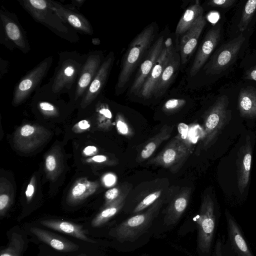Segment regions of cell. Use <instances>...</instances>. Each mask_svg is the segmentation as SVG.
<instances>
[{"label": "cell", "instance_id": "obj_28", "mask_svg": "<svg viewBox=\"0 0 256 256\" xmlns=\"http://www.w3.org/2000/svg\"><path fill=\"white\" fill-rule=\"evenodd\" d=\"M247 144L238 178V186L241 193L242 192V190H244L248 182L252 164V150L250 142Z\"/></svg>", "mask_w": 256, "mask_h": 256}, {"label": "cell", "instance_id": "obj_21", "mask_svg": "<svg viewBox=\"0 0 256 256\" xmlns=\"http://www.w3.org/2000/svg\"><path fill=\"white\" fill-rule=\"evenodd\" d=\"M40 224L46 227L68 234L83 241L91 243L96 242L87 236L81 225L64 220H44L41 221Z\"/></svg>", "mask_w": 256, "mask_h": 256}, {"label": "cell", "instance_id": "obj_10", "mask_svg": "<svg viewBox=\"0 0 256 256\" xmlns=\"http://www.w3.org/2000/svg\"><path fill=\"white\" fill-rule=\"evenodd\" d=\"M245 40L242 34L220 46L214 54L208 66L206 72L218 74L227 69L234 62Z\"/></svg>", "mask_w": 256, "mask_h": 256}, {"label": "cell", "instance_id": "obj_40", "mask_svg": "<svg viewBox=\"0 0 256 256\" xmlns=\"http://www.w3.org/2000/svg\"><path fill=\"white\" fill-rule=\"evenodd\" d=\"M116 176L112 174H106L103 178L104 184L106 186H110L114 185L116 182Z\"/></svg>", "mask_w": 256, "mask_h": 256}, {"label": "cell", "instance_id": "obj_50", "mask_svg": "<svg viewBox=\"0 0 256 256\" xmlns=\"http://www.w3.org/2000/svg\"></svg>", "mask_w": 256, "mask_h": 256}, {"label": "cell", "instance_id": "obj_16", "mask_svg": "<svg viewBox=\"0 0 256 256\" xmlns=\"http://www.w3.org/2000/svg\"><path fill=\"white\" fill-rule=\"evenodd\" d=\"M114 60V54L110 52L104 60L96 76L84 94L82 99V106H86L90 104L100 94L106 84Z\"/></svg>", "mask_w": 256, "mask_h": 256}, {"label": "cell", "instance_id": "obj_25", "mask_svg": "<svg viewBox=\"0 0 256 256\" xmlns=\"http://www.w3.org/2000/svg\"><path fill=\"white\" fill-rule=\"evenodd\" d=\"M130 188L126 189L116 200L105 206L92 220L91 226L96 228L100 226L114 216L122 208Z\"/></svg>", "mask_w": 256, "mask_h": 256}, {"label": "cell", "instance_id": "obj_30", "mask_svg": "<svg viewBox=\"0 0 256 256\" xmlns=\"http://www.w3.org/2000/svg\"><path fill=\"white\" fill-rule=\"evenodd\" d=\"M210 256H236L226 236L218 234Z\"/></svg>", "mask_w": 256, "mask_h": 256}, {"label": "cell", "instance_id": "obj_5", "mask_svg": "<svg viewBox=\"0 0 256 256\" xmlns=\"http://www.w3.org/2000/svg\"><path fill=\"white\" fill-rule=\"evenodd\" d=\"M192 150L191 145L178 135L172 138L158 154L150 160L148 164L162 166L175 173L188 160Z\"/></svg>", "mask_w": 256, "mask_h": 256}, {"label": "cell", "instance_id": "obj_4", "mask_svg": "<svg viewBox=\"0 0 256 256\" xmlns=\"http://www.w3.org/2000/svg\"><path fill=\"white\" fill-rule=\"evenodd\" d=\"M162 205V200H158L144 212L134 216L120 223L114 229L112 235L122 242L134 241L150 226Z\"/></svg>", "mask_w": 256, "mask_h": 256}, {"label": "cell", "instance_id": "obj_6", "mask_svg": "<svg viewBox=\"0 0 256 256\" xmlns=\"http://www.w3.org/2000/svg\"><path fill=\"white\" fill-rule=\"evenodd\" d=\"M20 4L39 22L45 24L60 36L68 37L70 30L53 8L52 1L47 0H19Z\"/></svg>", "mask_w": 256, "mask_h": 256}, {"label": "cell", "instance_id": "obj_27", "mask_svg": "<svg viewBox=\"0 0 256 256\" xmlns=\"http://www.w3.org/2000/svg\"><path fill=\"white\" fill-rule=\"evenodd\" d=\"M98 187L96 182L86 179H82L77 182L74 186L70 194V200L76 202L83 200L93 194Z\"/></svg>", "mask_w": 256, "mask_h": 256}, {"label": "cell", "instance_id": "obj_11", "mask_svg": "<svg viewBox=\"0 0 256 256\" xmlns=\"http://www.w3.org/2000/svg\"><path fill=\"white\" fill-rule=\"evenodd\" d=\"M174 51L172 40L168 38L164 41V48L142 88L140 94L142 98H149L154 96L156 84Z\"/></svg>", "mask_w": 256, "mask_h": 256}, {"label": "cell", "instance_id": "obj_22", "mask_svg": "<svg viewBox=\"0 0 256 256\" xmlns=\"http://www.w3.org/2000/svg\"><path fill=\"white\" fill-rule=\"evenodd\" d=\"M180 64V54L174 51L156 84L154 96L157 98L165 92L174 78Z\"/></svg>", "mask_w": 256, "mask_h": 256}, {"label": "cell", "instance_id": "obj_14", "mask_svg": "<svg viewBox=\"0 0 256 256\" xmlns=\"http://www.w3.org/2000/svg\"><path fill=\"white\" fill-rule=\"evenodd\" d=\"M227 238L236 256H256L246 240L240 226L230 212L226 209Z\"/></svg>", "mask_w": 256, "mask_h": 256}, {"label": "cell", "instance_id": "obj_13", "mask_svg": "<svg viewBox=\"0 0 256 256\" xmlns=\"http://www.w3.org/2000/svg\"><path fill=\"white\" fill-rule=\"evenodd\" d=\"M103 61L101 52L93 51L88 54L76 83L74 94L76 100L80 98L82 99Z\"/></svg>", "mask_w": 256, "mask_h": 256}, {"label": "cell", "instance_id": "obj_39", "mask_svg": "<svg viewBox=\"0 0 256 256\" xmlns=\"http://www.w3.org/2000/svg\"><path fill=\"white\" fill-rule=\"evenodd\" d=\"M46 166L49 171H52L56 166L55 158L52 155H49L46 158Z\"/></svg>", "mask_w": 256, "mask_h": 256}, {"label": "cell", "instance_id": "obj_34", "mask_svg": "<svg viewBox=\"0 0 256 256\" xmlns=\"http://www.w3.org/2000/svg\"><path fill=\"white\" fill-rule=\"evenodd\" d=\"M186 101L182 98H172L167 100L162 107V110L168 113L174 112L186 104Z\"/></svg>", "mask_w": 256, "mask_h": 256}, {"label": "cell", "instance_id": "obj_17", "mask_svg": "<svg viewBox=\"0 0 256 256\" xmlns=\"http://www.w3.org/2000/svg\"><path fill=\"white\" fill-rule=\"evenodd\" d=\"M53 8L60 18L80 32L92 35L94 30L89 21L74 8L52 1Z\"/></svg>", "mask_w": 256, "mask_h": 256}, {"label": "cell", "instance_id": "obj_32", "mask_svg": "<svg viewBox=\"0 0 256 256\" xmlns=\"http://www.w3.org/2000/svg\"><path fill=\"white\" fill-rule=\"evenodd\" d=\"M162 194V190L153 192L144 198L134 208L132 211L134 214L138 213L152 204Z\"/></svg>", "mask_w": 256, "mask_h": 256}, {"label": "cell", "instance_id": "obj_36", "mask_svg": "<svg viewBox=\"0 0 256 256\" xmlns=\"http://www.w3.org/2000/svg\"><path fill=\"white\" fill-rule=\"evenodd\" d=\"M236 0H212L208 2V5L214 7L227 8L232 6Z\"/></svg>", "mask_w": 256, "mask_h": 256}, {"label": "cell", "instance_id": "obj_12", "mask_svg": "<svg viewBox=\"0 0 256 256\" xmlns=\"http://www.w3.org/2000/svg\"><path fill=\"white\" fill-rule=\"evenodd\" d=\"M164 44V36H160L148 50L140 64L136 78L130 88V92L140 94L142 88Z\"/></svg>", "mask_w": 256, "mask_h": 256}, {"label": "cell", "instance_id": "obj_46", "mask_svg": "<svg viewBox=\"0 0 256 256\" xmlns=\"http://www.w3.org/2000/svg\"><path fill=\"white\" fill-rule=\"evenodd\" d=\"M107 157L103 155H96L92 158V160L97 162H103L107 160Z\"/></svg>", "mask_w": 256, "mask_h": 256}, {"label": "cell", "instance_id": "obj_3", "mask_svg": "<svg viewBox=\"0 0 256 256\" xmlns=\"http://www.w3.org/2000/svg\"><path fill=\"white\" fill-rule=\"evenodd\" d=\"M220 212L209 194L204 196L196 222L198 228V249L202 256H210Z\"/></svg>", "mask_w": 256, "mask_h": 256}, {"label": "cell", "instance_id": "obj_1", "mask_svg": "<svg viewBox=\"0 0 256 256\" xmlns=\"http://www.w3.org/2000/svg\"><path fill=\"white\" fill-rule=\"evenodd\" d=\"M87 56L76 52H65L60 54L58 66L53 77L46 84L54 94L60 95L68 92L78 80Z\"/></svg>", "mask_w": 256, "mask_h": 256}, {"label": "cell", "instance_id": "obj_37", "mask_svg": "<svg viewBox=\"0 0 256 256\" xmlns=\"http://www.w3.org/2000/svg\"><path fill=\"white\" fill-rule=\"evenodd\" d=\"M40 109L45 112H52L56 110V106L50 102L46 100H40L38 102Z\"/></svg>", "mask_w": 256, "mask_h": 256}, {"label": "cell", "instance_id": "obj_42", "mask_svg": "<svg viewBox=\"0 0 256 256\" xmlns=\"http://www.w3.org/2000/svg\"><path fill=\"white\" fill-rule=\"evenodd\" d=\"M246 78L256 81V66L248 70L246 73Z\"/></svg>", "mask_w": 256, "mask_h": 256}, {"label": "cell", "instance_id": "obj_26", "mask_svg": "<svg viewBox=\"0 0 256 256\" xmlns=\"http://www.w3.org/2000/svg\"><path fill=\"white\" fill-rule=\"evenodd\" d=\"M240 112L246 118L256 116V88L248 87L242 89L238 100Z\"/></svg>", "mask_w": 256, "mask_h": 256}, {"label": "cell", "instance_id": "obj_38", "mask_svg": "<svg viewBox=\"0 0 256 256\" xmlns=\"http://www.w3.org/2000/svg\"><path fill=\"white\" fill-rule=\"evenodd\" d=\"M10 202V198L6 194H1L0 196V216H4L8 208Z\"/></svg>", "mask_w": 256, "mask_h": 256}, {"label": "cell", "instance_id": "obj_45", "mask_svg": "<svg viewBox=\"0 0 256 256\" xmlns=\"http://www.w3.org/2000/svg\"><path fill=\"white\" fill-rule=\"evenodd\" d=\"M34 192V186L30 182L27 188L26 191V195L28 200L30 199Z\"/></svg>", "mask_w": 256, "mask_h": 256}, {"label": "cell", "instance_id": "obj_19", "mask_svg": "<svg viewBox=\"0 0 256 256\" xmlns=\"http://www.w3.org/2000/svg\"><path fill=\"white\" fill-rule=\"evenodd\" d=\"M30 230L40 240L56 250L70 252L77 250L79 248V246L75 243L46 230L33 227L30 228Z\"/></svg>", "mask_w": 256, "mask_h": 256}, {"label": "cell", "instance_id": "obj_24", "mask_svg": "<svg viewBox=\"0 0 256 256\" xmlns=\"http://www.w3.org/2000/svg\"><path fill=\"white\" fill-rule=\"evenodd\" d=\"M204 10L198 1L190 6L181 16L176 29V35H182L190 28L203 16Z\"/></svg>", "mask_w": 256, "mask_h": 256}, {"label": "cell", "instance_id": "obj_18", "mask_svg": "<svg viewBox=\"0 0 256 256\" xmlns=\"http://www.w3.org/2000/svg\"><path fill=\"white\" fill-rule=\"evenodd\" d=\"M206 24L202 16L190 28L182 34L180 44V52L182 64H185L195 50L200 35Z\"/></svg>", "mask_w": 256, "mask_h": 256}, {"label": "cell", "instance_id": "obj_33", "mask_svg": "<svg viewBox=\"0 0 256 256\" xmlns=\"http://www.w3.org/2000/svg\"><path fill=\"white\" fill-rule=\"evenodd\" d=\"M116 128L118 132L125 136L131 137L134 134L132 127L120 114H118L116 116Z\"/></svg>", "mask_w": 256, "mask_h": 256}, {"label": "cell", "instance_id": "obj_43", "mask_svg": "<svg viewBox=\"0 0 256 256\" xmlns=\"http://www.w3.org/2000/svg\"><path fill=\"white\" fill-rule=\"evenodd\" d=\"M97 152V148L93 146H88L86 147L83 152L86 156H90L94 154Z\"/></svg>", "mask_w": 256, "mask_h": 256}, {"label": "cell", "instance_id": "obj_49", "mask_svg": "<svg viewBox=\"0 0 256 256\" xmlns=\"http://www.w3.org/2000/svg\"><path fill=\"white\" fill-rule=\"evenodd\" d=\"M92 43L94 44H100V40L98 38H93L92 39Z\"/></svg>", "mask_w": 256, "mask_h": 256}, {"label": "cell", "instance_id": "obj_29", "mask_svg": "<svg viewBox=\"0 0 256 256\" xmlns=\"http://www.w3.org/2000/svg\"><path fill=\"white\" fill-rule=\"evenodd\" d=\"M24 244L22 236L14 232L11 236L8 246L1 250L0 256H21Z\"/></svg>", "mask_w": 256, "mask_h": 256}, {"label": "cell", "instance_id": "obj_8", "mask_svg": "<svg viewBox=\"0 0 256 256\" xmlns=\"http://www.w3.org/2000/svg\"><path fill=\"white\" fill-rule=\"evenodd\" d=\"M52 56L44 59L24 75L16 84L14 91L13 103L19 104L28 98L40 85L52 63Z\"/></svg>", "mask_w": 256, "mask_h": 256}, {"label": "cell", "instance_id": "obj_48", "mask_svg": "<svg viewBox=\"0 0 256 256\" xmlns=\"http://www.w3.org/2000/svg\"><path fill=\"white\" fill-rule=\"evenodd\" d=\"M84 0H73L72 1V5L76 8H80V6L83 4Z\"/></svg>", "mask_w": 256, "mask_h": 256}, {"label": "cell", "instance_id": "obj_44", "mask_svg": "<svg viewBox=\"0 0 256 256\" xmlns=\"http://www.w3.org/2000/svg\"><path fill=\"white\" fill-rule=\"evenodd\" d=\"M99 113L100 114L104 116L108 119L111 120L112 118V113L108 108L105 107L102 108L99 110Z\"/></svg>", "mask_w": 256, "mask_h": 256}, {"label": "cell", "instance_id": "obj_2", "mask_svg": "<svg viewBox=\"0 0 256 256\" xmlns=\"http://www.w3.org/2000/svg\"><path fill=\"white\" fill-rule=\"evenodd\" d=\"M156 28L151 24L145 28L132 40L126 50L122 63L116 84L120 90L127 84L135 68L140 64L151 46L155 37Z\"/></svg>", "mask_w": 256, "mask_h": 256}, {"label": "cell", "instance_id": "obj_15", "mask_svg": "<svg viewBox=\"0 0 256 256\" xmlns=\"http://www.w3.org/2000/svg\"><path fill=\"white\" fill-rule=\"evenodd\" d=\"M221 36V24H214L206 33L196 55L190 70L191 76H194L205 64L217 46Z\"/></svg>", "mask_w": 256, "mask_h": 256}, {"label": "cell", "instance_id": "obj_41", "mask_svg": "<svg viewBox=\"0 0 256 256\" xmlns=\"http://www.w3.org/2000/svg\"><path fill=\"white\" fill-rule=\"evenodd\" d=\"M34 132V128L30 125H25L20 130V134L24 136H28L32 134Z\"/></svg>", "mask_w": 256, "mask_h": 256}, {"label": "cell", "instance_id": "obj_35", "mask_svg": "<svg viewBox=\"0 0 256 256\" xmlns=\"http://www.w3.org/2000/svg\"><path fill=\"white\" fill-rule=\"evenodd\" d=\"M122 194V192L118 188H114L107 190L105 193L106 206L116 200Z\"/></svg>", "mask_w": 256, "mask_h": 256}, {"label": "cell", "instance_id": "obj_9", "mask_svg": "<svg viewBox=\"0 0 256 256\" xmlns=\"http://www.w3.org/2000/svg\"><path fill=\"white\" fill-rule=\"evenodd\" d=\"M1 33L4 39L9 44L8 48L15 47L26 54L30 50L28 40L24 29L14 14L1 9L0 10ZM8 46V44L7 47Z\"/></svg>", "mask_w": 256, "mask_h": 256}, {"label": "cell", "instance_id": "obj_7", "mask_svg": "<svg viewBox=\"0 0 256 256\" xmlns=\"http://www.w3.org/2000/svg\"><path fill=\"white\" fill-rule=\"evenodd\" d=\"M228 100L224 95L218 98L206 111L204 117V136L202 148H207L217 136L228 118Z\"/></svg>", "mask_w": 256, "mask_h": 256}, {"label": "cell", "instance_id": "obj_23", "mask_svg": "<svg viewBox=\"0 0 256 256\" xmlns=\"http://www.w3.org/2000/svg\"><path fill=\"white\" fill-rule=\"evenodd\" d=\"M173 128L174 126L164 125L158 133L146 142L138 154L136 162H141L149 158L162 143L170 138Z\"/></svg>", "mask_w": 256, "mask_h": 256}, {"label": "cell", "instance_id": "obj_31", "mask_svg": "<svg viewBox=\"0 0 256 256\" xmlns=\"http://www.w3.org/2000/svg\"><path fill=\"white\" fill-rule=\"evenodd\" d=\"M256 10V0H249L246 2L242 13V17L238 25L240 32L244 31L254 15Z\"/></svg>", "mask_w": 256, "mask_h": 256}, {"label": "cell", "instance_id": "obj_47", "mask_svg": "<svg viewBox=\"0 0 256 256\" xmlns=\"http://www.w3.org/2000/svg\"><path fill=\"white\" fill-rule=\"evenodd\" d=\"M78 126L82 130H86L90 128V124L86 120H82L78 122Z\"/></svg>", "mask_w": 256, "mask_h": 256}, {"label": "cell", "instance_id": "obj_20", "mask_svg": "<svg viewBox=\"0 0 256 256\" xmlns=\"http://www.w3.org/2000/svg\"><path fill=\"white\" fill-rule=\"evenodd\" d=\"M191 189L184 188L172 200L168 206L164 218L167 225L175 224L185 212L188 204Z\"/></svg>", "mask_w": 256, "mask_h": 256}]
</instances>
